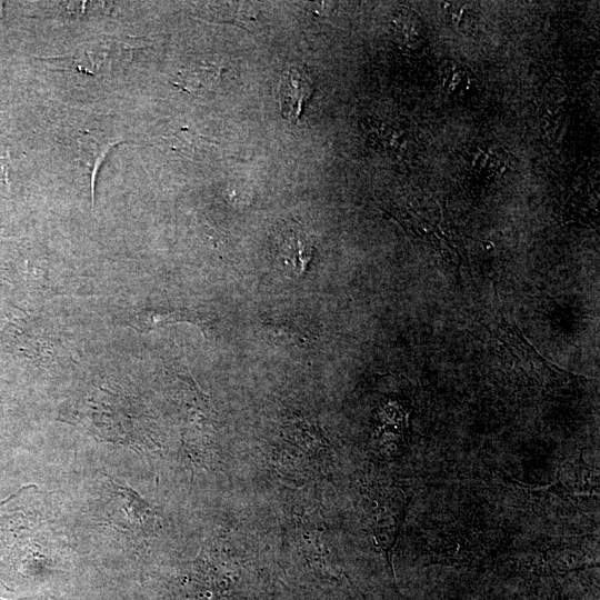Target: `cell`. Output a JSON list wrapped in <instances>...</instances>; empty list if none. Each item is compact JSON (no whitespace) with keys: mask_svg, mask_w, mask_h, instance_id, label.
<instances>
[{"mask_svg":"<svg viewBox=\"0 0 600 600\" xmlns=\"http://www.w3.org/2000/svg\"><path fill=\"white\" fill-rule=\"evenodd\" d=\"M313 93V84L304 69L291 67L281 77L279 101L281 113L292 122H298L304 103Z\"/></svg>","mask_w":600,"mask_h":600,"instance_id":"cell-1","label":"cell"},{"mask_svg":"<svg viewBox=\"0 0 600 600\" xmlns=\"http://www.w3.org/2000/svg\"><path fill=\"white\" fill-rule=\"evenodd\" d=\"M402 507L394 497L384 500L372 514L374 539L387 552L392 548L399 529Z\"/></svg>","mask_w":600,"mask_h":600,"instance_id":"cell-2","label":"cell"},{"mask_svg":"<svg viewBox=\"0 0 600 600\" xmlns=\"http://www.w3.org/2000/svg\"><path fill=\"white\" fill-rule=\"evenodd\" d=\"M209 64H194L181 72L180 84L186 90L209 88L217 79L218 71Z\"/></svg>","mask_w":600,"mask_h":600,"instance_id":"cell-3","label":"cell"},{"mask_svg":"<svg viewBox=\"0 0 600 600\" xmlns=\"http://www.w3.org/2000/svg\"><path fill=\"white\" fill-rule=\"evenodd\" d=\"M292 322H271L268 324L270 332L277 338H284L294 343H307L309 341V331L302 330Z\"/></svg>","mask_w":600,"mask_h":600,"instance_id":"cell-4","label":"cell"},{"mask_svg":"<svg viewBox=\"0 0 600 600\" xmlns=\"http://www.w3.org/2000/svg\"><path fill=\"white\" fill-rule=\"evenodd\" d=\"M418 22V19L408 12H399L393 24L399 37L418 39L420 37Z\"/></svg>","mask_w":600,"mask_h":600,"instance_id":"cell-5","label":"cell"},{"mask_svg":"<svg viewBox=\"0 0 600 600\" xmlns=\"http://www.w3.org/2000/svg\"><path fill=\"white\" fill-rule=\"evenodd\" d=\"M443 76L444 88L453 92L463 91L469 81L464 71L458 67H452Z\"/></svg>","mask_w":600,"mask_h":600,"instance_id":"cell-6","label":"cell"},{"mask_svg":"<svg viewBox=\"0 0 600 600\" xmlns=\"http://www.w3.org/2000/svg\"><path fill=\"white\" fill-rule=\"evenodd\" d=\"M0 600H3V599H0ZM23 600H31V599H23Z\"/></svg>","mask_w":600,"mask_h":600,"instance_id":"cell-7","label":"cell"}]
</instances>
